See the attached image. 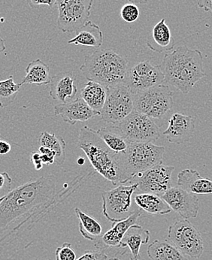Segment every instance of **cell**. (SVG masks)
<instances>
[{
	"label": "cell",
	"mask_w": 212,
	"mask_h": 260,
	"mask_svg": "<svg viewBox=\"0 0 212 260\" xmlns=\"http://www.w3.org/2000/svg\"><path fill=\"white\" fill-rule=\"evenodd\" d=\"M197 6L205 12H212V0H198Z\"/></svg>",
	"instance_id": "74e56055"
},
{
	"label": "cell",
	"mask_w": 212,
	"mask_h": 260,
	"mask_svg": "<svg viewBox=\"0 0 212 260\" xmlns=\"http://www.w3.org/2000/svg\"><path fill=\"white\" fill-rule=\"evenodd\" d=\"M166 148L153 143H130L120 153L122 169V184L130 183L135 177L163 162Z\"/></svg>",
	"instance_id": "5b68a950"
},
{
	"label": "cell",
	"mask_w": 212,
	"mask_h": 260,
	"mask_svg": "<svg viewBox=\"0 0 212 260\" xmlns=\"http://www.w3.org/2000/svg\"><path fill=\"white\" fill-rule=\"evenodd\" d=\"M195 120L191 116L180 113L172 114L169 120V126L163 132V136L169 143L185 144L194 136Z\"/></svg>",
	"instance_id": "9a60e30c"
},
{
	"label": "cell",
	"mask_w": 212,
	"mask_h": 260,
	"mask_svg": "<svg viewBox=\"0 0 212 260\" xmlns=\"http://www.w3.org/2000/svg\"><path fill=\"white\" fill-rule=\"evenodd\" d=\"M107 146L115 153H123L127 150L130 142L124 137L117 125L104 126L96 130Z\"/></svg>",
	"instance_id": "484cf974"
},
{
	"label": "cell",
	"mask_w": 212,
	"mask_h": 260,
	"mask_svg": "<svg viewBox=\"0 0 212 260\" xmlns=\"http://www.w3.org/2000/svg\"><path fill=\"white\" fill-rule=\"evenodd\" d=\"M155 45L148 46L152 51L158 53L169 52L173 50L175 43L170 29L164 18L160 20L153 27L152 34Z\"/></svg>",
	"instance_id": "cb8c5ba5"
},
{
	"label": "cell",
	"mask_w": 212,
	"mask_h": 260,
	"mask_svg": "<svg viewBox=\"0 0 212 260\" xmlns=\"http://www.w3.org/2000/svg\"><path fill=\"white\" fill-rule=\"evenodd\" d=\"M84 175H80L70 186L57 192L51 176H42L11 190L0 203V234L11 224L26 217V221L45 215L52 207L65 201L79 187Z\"/></svg>",
	"instance_id": "6da1fadb"
},
{
	"label": "cell",
	"mask_w": 212,
	"mask_h": 260,
	"mask_svg": "<svg viewBox=\"0 0 212 260\" xmlns=\"http://www.w3.org/2000/svg\"><path fill=\"white\" fill-rule=\"evenodd\" d=\"M128 63L127 58L112 50L99 49L85 56L80 70L87 81L109 87L126 84Z\"/></svg>",
	"instance_id": "277c9868"
},
{
	"label": "cell",
	"mask_w": 212,
	"mask_h": 260,
	"mask_svg": "<svg viewBox=\"0 0 212 260\" xmlns=\"http://www.w3.org/2000/svg\"><path fill=\"white\" fill-rule=\"evenodd\" d=\"M108 260H122V259H118V258L113 257V258H111V259H109Z\"/></svg>",
	"instance_id": "b9f144b4"
},
{
	"label": "cell",
	"mask_w": 212,
	"mask_h": 260,
	"mask_svg": "<svg viewBox=\"0 0 212 260\" xmlns=\"http://www.w3.org/2000/svg\"><path fill=\"white\" fill-rule=\"evenodd\" d=\"M6 44H5V41L3 40V39H2V37H0V56L1 54L6 51Z\"/></svg>",
	"instance_id": "ab89813d"
},
{
	"label": "cell",
	"mask_w": 212,
	"mask_h": 260,
	"mask_svg": "<svg viewBox=\"0 0 212 260\" xmlns=\"http://www.w3.org/2000/svg\"><path fill=\"white\" fill-rule=\"evenodd\" d=\"M50 95L58 104H64L75 100L78 93L75 78L70 72L59 73L52 77Z\"/></svg>",
	"instance_id": "ac0fdd59"
},
{
	"label": "cell",
	"mask_w": 212,
	"mask_h": 260,
	"mask_svg": "<svg viewBox=\"0 0 212 260\" xmlns=\"http://www.w3.org/2000/svg\"><path fill=\"white\" fill-rule=\"evenodd\" d=\"M161 198L184 219L196 218L199 213V204L197 196L188 192L180 186L171 187Z\"/></svg>",
	"instance_id": "5bb4252c"
},
{
	"label": "cell",
	"mask_w": 212,
	"mask_h": 260,
	"mask_svg": "<svg viewBox=\"0 0 212 260\" xmlns=\"http://www.w3.org/2000/svg\"><path fill=\"white\" fill-rule=\"evenodd\" d=\"M76 260H108V256L102 251H88Z\"/></svg>",
	"instance_id": "e575fe53"
},
{
	"label": "cell",
	"mask_w": 212,
	"mask_h": 260,
	"mask_svg": "<svg viewBox=\"0 0 212 260\" xmlns=\"http://www.w3.org/2000/svg\"><path fill=\"white\" fill-rule=\"evenodd\" d=\"M107 95V87L96 82L87 81L81 92V96L85 103L96 112L101 113Z\"/></svg>",
	"instance_id": "603a6c76"
},
{
	"label": "cell",
	"mask_w": 212,
	"mask_h": 260,
	"mask_svg": "<svg viewBox=\"0 0 212 260\" xmlns=\"http://www.w3.org/2000/svg\"><path fill=\"white\" fill-rule=\"evenodd\" d=\"M4 198H5V197H2V198H0V203H1L2 202H3V200H4Z\"/></svg>",
	"instance_id": "7bdbcfd3"
},
{
	"label": "cell",
	"mask_w": 212,
	"mask_h": 260,
	"mask_svg": "<svg viewBox=\"0 0 212 260\" xmlns=\"http://www.w3.org/2000/svg\"><path fill=\"white\" fill-rule=\"evenodd\" d=\"M20 87L21 84L15 83L12 75L8 79L0 81V108L5 109L14 103Z\"/></svg>",
	"instance_id": "f546056e"
},
{
	"label": "cell",
	"mask_w": 212,
	"mask_h": 260,
	"mask_svg": "<svg viewBox=\"0 0 212 260\" xmlns=\"http://www.w3.org/2000/svg\"><path fill=\"white\" fill-rule=\"evenodd\" d=\"M134 201L140 209L150 214L164 215L172 211L167 203L161 197L155 194L141 192L136 195Z\"/></svg>",
	"instance_id": "d4e9b609"
},
{
	"label": "cell",
	"mask_w": 212,
	"mask_h": 260,
	"mask_svg": "<svg viewBox=\"0 0 212 260\" xmlns=\"http://www.w3.org/2000/svg\"><path fill=\"white\" fill-rule=\"evenodd\" d=\"M39 151L40 152L41 156H42V160L44 165L51 166L54 164L56 153L53 150L40 146Z\"/></svg>",
	"instance_id": "836d02e7"
},
{
	"label": "cell",
	"mask_w": 212,
	"mask_h": 260,
	"mask_svg": "<svg viewBox=\"0 0 212 260\" xmlns=\"http://www.w3.org/2000/svg\"><path fill=\"white\" fill-rule=\"evenodd\" d=\"M160 68L167 86L175 87L185 95L205 76L202 52L185 45L166 53Z\"/></svg>",
	"instance_id": "7a4b0ae2"
},
{
	"label": "cell",
	"mask_w": 212,
	"mask_h": 260,
	"mask_svg": "<svg viewBox=\"0 0 212 260\" xmlns=\"http://www.w3.org/2000/svg\"><path fill=\"white\" fill-rule=\"evenodd\" d=\"M54 114L60 116L66 123L75 125L77 122H84L100 115L85 103L82 98H77L69 103L54 106Z\"/></svg>",
	"instance_id": "2e32d148"
},
{
	"label": "cell",
	"mask_w": 212,
	"mask_h": 260,
	"mask_svg": "<svg viewBox=\"0 0 212 260\" xmlns=\"http://www.w3.org/2000/svg\"><path fill=\"white\" fill-rule=\"evenodd\" d=\"M39 143L40 146L45 147L53 150L56 153L55 164L58 166H62L66 159V148L67 142L64 138L61 136L51 134L48 132H43L41 133L39 139Z\"/></svg>",
	"instance_id": "f1b7e54d"
},
{
	"label": "cell",
	"mask_w": 212,
	"mask_h": 260,
	"mask_svg": "<svg viewBox=\"0 0 212 260\" xmlns=\"http://www.w3.org/2000/svg\"><path fill=\"white\" fill-rule=\"evenodd\" d=\"M130 3H133V4H147L148 3L147 0H128Z\"/></svg>",
	"instance_id": "60d3db41"
},
{
	"label": "cell",
	"mask_w": 212,
	"mask_h": 260,
	"mask_svg": "<svg viewBox=\"0 0 212 260\" xmlns=\"http://www.w3.org/2000/svg\"><path fill=\"white\" fill-rule=\"evenodd\" d=\"M139 7L133 3L124 5L120 9V17L127 23H134L139 19Z\"/></svg>",
	"instance_id": "4dcf8cb0"
},
{
	"label": "cell",
	"mask_w": 212,
	"mask_h": 260,
	"mask_svg": "<svg viewBox=\"0 0 212 260\" xmlns=\"http://www.w3.org/2000/svg\"><path fill=\"white\" fill-rule=\"evenodd\" d=\"M166 241L193 259H199L204 252L200 233L186 219L177 220L169 227Z\"/></svg>",
	"instance_id": "ba28073f"
},
{
	"label": "cell",
	"mask_w": 212,
	"mask_h": 260,
	"mask_svg": "<svg viewBox=\"0 0 212 260\" xmlns=\"http://www.w3.org/2000/svg\"><path fill=\"white\" fill-rule=\"evenodd\" d=\"M177 186L195 195L212 194L211 178H203L197 171L184 169L177 175Z\"/></svg>",
	"instance_id": "d6986e66"
},
{
	"label": "cell",
	"mask_w": 212,
	"mask_h": 260,
	"mask_svg": "<svg viewBox=\"0 0 212 260\" xmlns=\"http://www.w3.org/2000/svg\"><path fill=\"white\" fill-rule=\"evenodd\" d=\"M26 2L33 9H39L42 6H47L50 9H53L56 5V0H26Z\"/></svg>",
	"instance_id": "d590c367"
},
{
	"label": "cell",
	"mask_w": 212,
	"mask_h": 260,
	"mask_svg": "<svg viewBox=\"0 0 212 260\" xmlns=\"http://www.w3.org/2000/svg\"><path fill=\"white\" fill-rule=\"evenodd\" d=\"M117 126L130 143H153L160 138V127L153 119L136 110Z\"/></svg>",
	"instance_id": "9c48e42d"
},
{
	"label": "cell",
	"mask_w": 212,
	"mask_h": 260,
	"mask_svg": "<svg viewBox=\"0 0 212 260\" xmlns=\"http://www.w3.org/2000/svg\"><path fill=\"white\" fill-rule=\"evenodd\" d=\"M141 214V209L136 210L124 220L113 223L112 227L102 236L101 239L96 241V247L100 249L119 247L126 233L136 224Z\"/></svg>",
	"instance_id": "e0dca14e"
},
{
	"label": "cell",
	"mask_w": 212,
	"mask_h": 260,
	"mask_svg": "<svg viewBox=\"0 0 212 260\" xmlns=\"http://www.w3.org/2000/svg\"><path fill=\"white\" fill-rule=\"evenodd\" d=\"M135 94L125 84L107 87V95L100 116L102 120L117 125L134 110Z\"/></svg>",
	"instance_id": "52a82bcc"
},
{
	"label": "cell",
	"mask_w": 212,
	"mask_h": 260,
	"mask_svg": "<svg viewBox=\"0 0 212 260\" xmlns=\"http://www.w3.org/2000/svg\"><path fill=\"white\" fill-rule=\"evenodd\" d=\"M150 231L139 225H133L126 233L119 248L128 247L131 256L130 260L140 259V250L142 244H147L150 240Z\"/></svg>",
	"instance_id": "ffe728a7"
},
{
	"label": "cell",
	"mask_w": 212,
	"mask_h": 260,
	"mask_svg": "<svg viewBox=\"0 0 212 260\" xmlns=\"http://www.w3.org/2000/svg\"><path fill=\"white\" fill-rule=\"evenodd\" d=\"M103 34L98 25L88 21L76 31V36L68 41V44L100 48L103 45Z\"/></svg>",
	"instance_id": "44dd1931"
},
{
	"label": "cell",
	"mask_w": 212,
	"mask_h": 260,
	"mask_svg": "<svg viewBox=\"0 0 212 260\" xmlns=\"http://www.w3.org/2000/svg\"><path fill=\"white\" fill-rule=\"evenodd\" d=\"M78 147L85 153L97 173L114 185L122 184L120 154L111 150L96 130L84 126L78 135Z\"/></svg>",
	"instance_id": "3957f363"
},
{
	"label": "cell",
	"mask_w": 212,
	"mask_h": 260,
	"mask_svg": "<svg viewBox=\"0 0 212 260\" xmlns=\"http://www.w3.org/2000/svg\"><path fill=\"white\" fill-rule=\"evenodd\" d=\"M173 103V92L162 84L135 94L134 110L160 120L172 110Z\"/></svg>",
	"instance_id": "8992f818"
},
{
	"label": "cell",
	"mask_w": 212,
	"mask_h": 260,
	"mask_svg": "<svg viewBox=\"0 0 212 260\" xmlns=\"http://www.w3.org/2000/svg\"><path fill=\"white\" fill-rule=\"evenodd\" d=\"M75 213L79 220V232L81 236L91 242L98 240L103 233V227L100 223L78 208H75Z\"/></svg>",
	"instance_id": "83f0119b"
},
{
	"label": "cell",
	"mask_w": 212,
	"mask_h": 260,
	"mask_svg": "<svg viewBox=\"0 0 212 260\" xmlns=\"http://www.w3.org/2000/svg\"><path fill=\"white\" fill-rule=\"evenodd\" d=\"M136 184L124 185L102 192L103 213L111 223L120 221L131 214L132 197L137 190Z\"/></svg>",
	"instance_id": "30bf717a"
},
{
	"label": "cell",
	"mask_w": 212,
	"mask_h": 260,
	"mask_svg": "<svg viewBox=\"0 0 212 260\" xmlns=\"http://www.w3.org/2000/svg\"><path fill=\"white\" fill-rule=\"evenodd\" d=\"M56 260H76V254L69 242L63 244L61 247H57L55 252Z\"/></svg>",
	"instance_id": "1f68e13d"
},
{
	"label": "cell",
	"mask_w": 212,
	"mask_h": 260,
	"mask_svg": "<svg viewBox=\"0 0 212 260\" xmlns=\"http://www.w3.org/2000/svg\"><path fill=\"white\" fill-rule=\"evenodd\" d=\"M94 0H56L57 27L64 34L76 32L85 24Z\"/></svg>",
	"instance_id": "8fae6325"
},
{
	"label": "cell",
	"mask_w": 212,
	"mask_h": 260,
	"mask_svg": "<svg viewBox=\"0 0 212 260\" xmlns=\"http://www.w3.org/2000/svg\"><path fill=\"white\" fill-rule=\"evenodd\" d=\"M12 180L7 172L0 173V198L6 197L11 191Z\"/></svg>",
	"instance_id": "d6a6232c"
},
{
	"label": "cell",
	"mask_w": 212,
	"mask_h": 260,
	"mask_svg": "<svg viewBox=\"0 0 212 260\" xmlns=\"http://www.w3.org/2000/svg\"><path fill=\"white\" fill-rule=\"evenodd\" d=\"M12 147L6 141H0V155H6L10 152Z\"/></svg>",
	"instance_id": "f35d334b"
},
{
	"label": "cell",
	"mask_w": 212,
	"mask_h": 260,
	"mask_svg": "<svg viewBox=\"0 0 212 260\" xmlns=\"http://www.w3.org/2000/svg\"><path fill=\"white\" fill-rule=\"evenodd\" d=\"M147 254L152 260H188V256L170 243L158 240L148 246Z\"/></svg>",
	"instance_id": "4316f807"
},
{
	"label": "cell",
	"mask_w": 212,
	"mask_h": 260,
	"mask_svg": "<svg viewBox=\"0 0 212 260\" xmlns=\"http://www.w3.org/2000/svg\"><path fill=\"white\" fill-rule=\"evenodd\" d=\"M163 82L164 75L160 65H155L147 59L136 64L128 70L126 85L136 94Z\"/></svg>",
	"instance_id": "4fadbf2b"
},
{
	"label": "cell",
	"mask_w": 212,
	"mask_h": 260,
	"mask_svg": "<svg viewBox=\"0 0 212 260\" xmlns=\"http://www.w3.org/2000/svg\"><path fill=\"white\" fill-rule=\"evenodd\" d=\"M25 71L26 76L20 83L21 86L23 84L46 85L49 84L52 79L49 67L39 59L29 62Z\"/></svg>",
	"instance_id": "7402d4cb"
},
{
	"label": "cell",
	"mask_w": 212,
	"mask_h": 260,
	"mask_svg": "<svg viewBox=\"0 0 212 260\" xmlns=\"http://www.w3.org/2000/svg\"><path fill=\"white\" fill-rule=\"evenodd\" d=\"M174 171L175 167L164 165L162 162L135 177L130 184H137L136 192L155 194L161 197L172 187V175Z\"/></svg>",
	"instance_id": "7c38bea8"
},
{
	"label": "cell",
	"mask_w": 212,
	"mask_h": 260,
	"mask_svg": "<svg viewBox=\"0 0 212 260\" xmlns=\"http://www.w3.org/2000/svg\"><path fill=\"white\" fill-rule=\"evenodd\" d=\"M31 160L32 164H34L36 170L39 171L43 168L44 164L42 162V156H41L40 152L39 150L32 152Z\"/></svg>",
	"instance_id": "8d00e7d4"
}]
</instances>
